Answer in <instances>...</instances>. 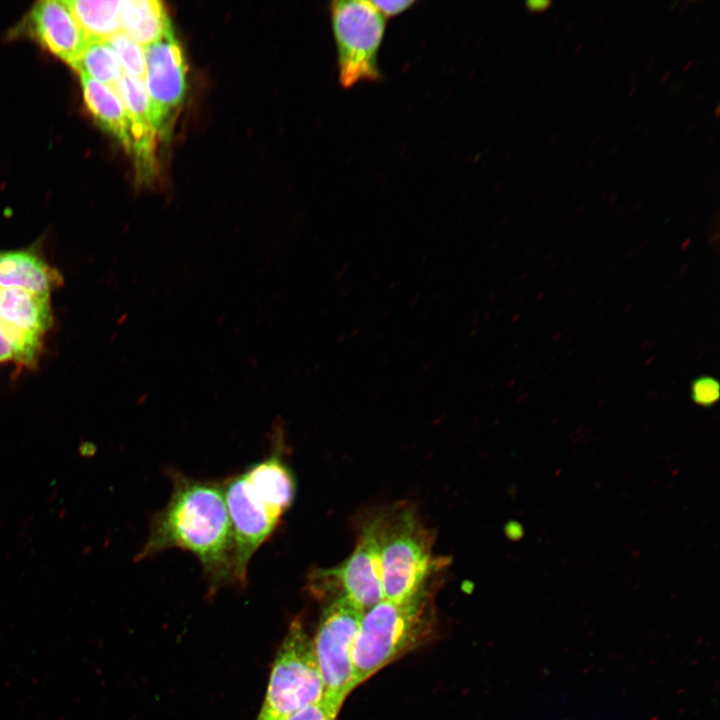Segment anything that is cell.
Listing matches in <instances>:
<instances>
[{"label": "cell", "instance_id": "cell-16", "mask_svg": "<svg viewBox=\"0 0 720 720\" xmlns=\"http://www.w3.org/2000/svg\"><path fill=\"white\" fill-rule=\"evenodd\" d=\"M89 40H107L122 31L121 1H65Z\"/></svg>", "mask_w": 720, "mask_h": 720}, {"label": "cell", "instance_id": "cell-23", "mask_svg": "<svg viewBox=\"0 0 720 720\" xmlns=\"http://www.w3.org/2000/svg\"><path fill=\"white\" fill-rule=\"evenodd\" d=\"M17 358L16 348L7 335L4 324L0 319V365L8 362L17 365Z\"/></svg>", "mask_w": 720, "mask_h": 720}, {"label": "cell", "instance_id": "cell-13", "mask_svg": "<svg viewBox=\"0 0 720 720\" xmlns=\"http://www.w3.org/2000/svg\"><path fill=\"white\" fill-rule=\"evenodd\" d=\"M81 84L90 113L130 151L132 121L115 89L84 74H81Z\"/></svg>", "mask_w": 720, "mask_h": 720}, {"label": "cell", "instance_id": "cell-7", "mask_svg": "<svg viewBox=\"0 0 720 720\" xmlns=\"http://www.w3.org/2000/svg\"><path fill=\"white\" fill-rule=\"evenodd\" d=\"M363 611L342 596L324 609L312 639L325 696L344 701L353 687L352 645Z\"/></svg>", "mask_w": 720, "mask_h": 720}, {"label": "cell", "instance_id": "cell-18", "mask_svg": "<svg viewBox=\"0 0 720 720\" xmlns=\"http://www.w3.org/2000/svg\"><path fill=\"white\" fill-rule=\"evenodd\" d=\"M71 66L80 74L112 87L124 74L117 55L106 40H89L79 58Z\"/></svg>", "mask_w": 720, "mask_h": 720}, {"label": "cell", "instance_id": "cell-22", "mask_svg": "<svg viewBox=\"0 0 720 720\" xmlns=\"http://www.w3.org/2000/svg\"><path fill=\"white\" fill-rule=\"evenodd\" d=\"M385 18L399 15L415 4L413 0L372 1Z\"/></svg>", "mask_w": 720, "mask_h": 720}, {"label": "cell", "instance_id": "cell-21", "mask_svg": "<svg viewBox=\"0 0 720 720\" xmlns=\"http://www.w3.org/2000/svg\"><path fill=\"white\" fill-rule=\"evenodd\" d=\"M690 396L698 405L711 406L719 399L720 384L718 380L712 376H699L691 383Z\"/></svg>", "mask_w": 720, "mask_h": 720}, {"label": "cell", "instance_id": "cell-24", "mask_svg": "<svg viewBox=\"0 0 720 720\" xmlns=\"http://www.w3.org/2000/svg\"><path fill=\"white\" fill-rule=\"evenodd\" d=\"M551 4H552L551 1H546V0H544V1H543V0H532V1H526V2H525L526 8H527L529 11H532V12H541V11H544V10H546Z\"/></svg>", "mask_w": 720, "mask_h": 720}, {"label": "cell", "instance_id": "cell-15", "mask_svg": "<svg viewBox=\"0 0 720 720\" xmlns=\"http://www.w3.org/2000/svg\"><path fill=\"white\" fill-rule=\"evenodd\" d=\"M122 31L145 47L172 30L166 9L157 0L121 1Z\"/></svg>", "mask_w": 720, "mask_h": 720}, {"label": "cell", "instance_id": "cell-4", "mask_svg": "<svg viewBox=\"0 0 720 720\" xmlns=\"http://www.w3.org/2000/svg\"><path fill=\"white\" fill-rule=\"evenodd\" d=\"M324 684L312 639L295 621L273 663L265 699L257 720H283L323 698Z\"/></svg>", "mask_w": 720, "mask_h": 720}, {"label": "cell", "instance_id": "cell-8", "mask_svg": "<svg viewBox=\"0 0 720 720\" xmlns=\"http://www.w3.org/2000/svg\"><path fill=\"white\" fill-rule=\"evenodd\" d=\"M234 540L233 583L245 585L249 562L281 520L252 490L243 473L222 482Z\"/></svg>", "mask_w": 720, "mask_h": 720}, {"label": "cell", "instance_id": "cell-12", "mask_svg": "<svg viewBox=\"0 0 720 720\" xmlns=\"http://www.w3.org/2000/svg\"><path fill=\"white\" fill-rule=\"evenodd\" d=\"M243 474L252 490L274 513L282 517L293 502L295 481L281 454L271 453Z\"/></svg>", "mask_w": 720, "mask_h": 720}, {"label": "cell", "instance_id": "cell-1", "mask_svg": "<svg viewBox=\"0 0 720 720\" xmlns=\"http://www.w3.org/2000/svg\"><path fill=\"white\" fill-rule=\"evenodd\" d=\"M172 493L154 514L149 534L135 560L179 548L200 562L213 588L233 582L234 540L222 482L199 480L170 472Z\"/></svg>", "mask_w": 720, "mask_h": 720}, {"label": "cell", "instance_id": "cell-5", "mask_svg": "<svg viewBox=\"0 0 720 720\" xmlns=\"http://www.w3.org/2000/svg\"><path fill=\"white\" fill-rule=\"evenodd\" d=\"M337 49L339 83L349 89L359 82L382 79L378 53L386 18L366 0H338L330 4Z\"/></svg>", "mask_w": 720, "mask_h": 720}, {"label": "cell", "instance_id": "cell-26", "mask_svg": "<svg viewBox=\"0 0 720 720\" xmlns=\"http://www.w3.org/2000/svg\"><path fill=\"white\" fill-rule=\"evenodd\" d=\"M2 290H3V289L0 287V296H1Z\"/></svg>", "mask_w": 720, "mask_h": 720}, {"label": "cell", "instance_id": "cell-20", "mask_svg": "<svg viewBox=\"0 0 720 720\" xmlns=\"http://www.w3.org/2000/svg\"><path fill=\"white\" fill-rule=\"evenodd\" d=\"M342 701L323 696V698L310 704L283 720H336Z\"/></svg>", "mask_w": 720, "mask_h": 720}, {"label": "cell", "instance_id": "cell-25", "mask_svg": "<svg viewBox=\"0 0 720 720\" xmlns=\"http://www.w3.org/2000/svg\"><path fill=\"white\" fill-rule=\"evenodd\" d=\"M96 452V446L91 442H83L79 447V453L82 457H91Z\"/></svg>", "mask_w": 720, "mask_h": 720}, {"label": "cell", "instance_id": "cell-19", "mask_svg": "<svg viewBox=\"0 0 720 720\" xmlns=\"http://www.w3.org/2000/svg\"><path fill=\"white\" fill-rule=\"evenodd\" d=\"M117 55L125 75L144 80L146 73L145 49L123 31L106 40Z\"/></svg>", "mask_w": 720, "mask_h": 720}, {"label": "cell", "instance_id": "cell-14", "mask_svg": "<svg viewBox=\"0 0 720 720\" xmlns=\"http://www.w3.org/2000/svg\"><path fill=\"white\" fill-rule=\"evenodd\" d=\"M0 319L44 337L53 323L50 296L16 288L3 289L0 296Z\"/></svg>", "mask_w": 720, "mask_h": 720}, {"label": "cell", "instance_id": "cell-2", "mask_svg": "<svg viewBox=\"0 0 720 720\" xmlns=\"http://www.w3.org/2000/svg\"><path fill=\"white\" fill-rule=\"evenodd\" d=\"M381 578L384 599L405 601L425 591L442 567L433 553V535L413 506L400 504L383 512Z\"/></svg>", "mask_w": 720, "mask_h": 720}, {"label": "cell", "instance_id": "cell-9", "mask_svg": "<svg viewBox=\"0 0 720 720\" xmlns=\"http://www.w3.org/2000/svg\"><path fill=\"white\" fill-rule=\"evenodd\" d=\"M144 49V84L160 131L183 101L186 91V63L173 29Z\"/></svg>", "mask_w": 720, "mask_h": 720}, {"label": "cell", "instance_id": "cell-6", "mask_svg": "<svg viewBox=\"0 0 720 720\" xmlns=\"http://www.w3.org/2000/svg\"><path fill=\"white\" fill-rule=\"evenodd\" d=\"M383 512L362 523L352 553L340 564L313 573L314 585L338 592L365 612L384 600L381 578V526Z\"/></svg>", "mask_w": 720, "mask_h": 720}, {"label": "cell", "instance_id": "cell-17", "mask_svg": "<svg viewBox=\"0 0 720 720\" xmlns=\"http://www.w3.org/2000/svg\"><path fill=\"white\" fill-rule=\"evenodd\" d=\"M113 88L131 118L133 133L140 137L155 138L159 130L144 80L123 74Z\"/></svg>", "mask_w": 720, "mask_h": 720}, {"label": "cell", "instance_id": "cell-10", "mask_svg": "<svg viewBox=\"0 0 720 720\" xmlns=\"http://www.w3.org/2000/svg\"><path fill=\"white\" fill-rule=\"evenodd\" d=\"M32 31L43 46L72 65L89 39L65 1L38 2L30 14Z\"/></svg>", "mask_w": 720, "mask_h": 720}, {"label": "cell", "instance_id": "cell-11", "mask_svg": "<svg viewBox=\"0 0 720 720\" xmlns=\"http://www.w3.org/2000/svg\"><path fill=\"white\" fill-rule=\"evenodd\" d=\"M63 284V277L31 249L0 250V287L16 288L50 296Z\"/></svg>", "mask_w": 720, "mask_h": 720}, {"label": "cell", "instance_id": "cell-3", "mask_svg": "<svg viewBox=\"0 0 720 720\" xmlns=\"http://www.w3.org/2000/svg\"><path fill=\"white\" fill-rule=\"evenodd\" d=\"M425 592L400 602L384 599L363 613L352 645L354 688L416 640Z\"/></svg>", "mask_w": 720, "mask_h": 720}]
</instances>
